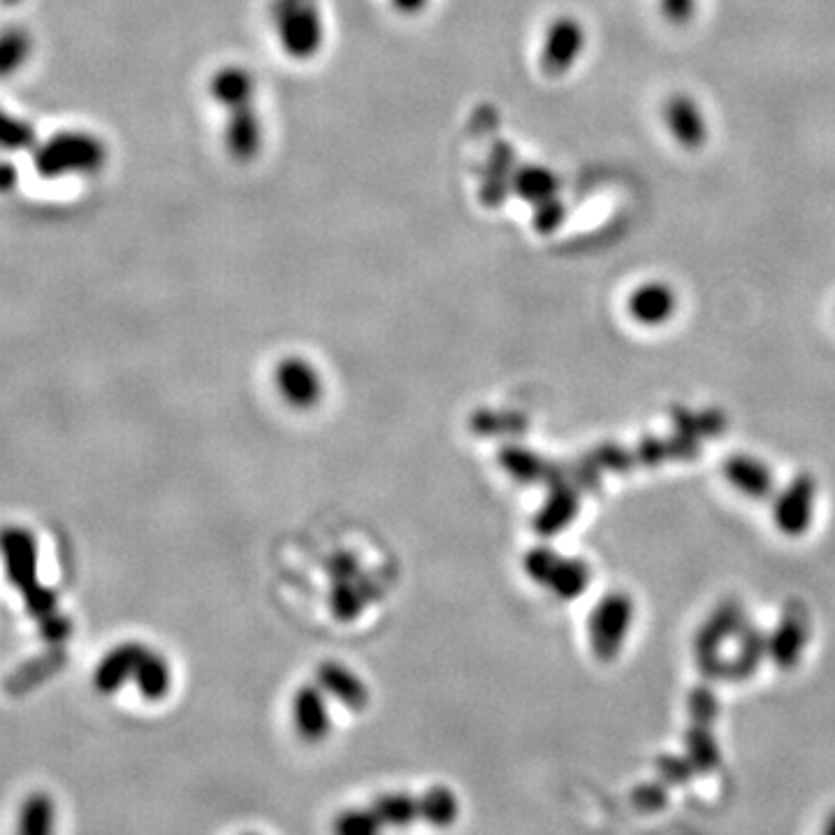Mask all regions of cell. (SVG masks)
<instances>
[{"label": "cell", "instance_id": "30", "mask_svg": "<svg viewBox=\"0 0 835 835\" xmlns=\"http://www.w3.org/2000/svg\"><path fill=\"white\" fill-rule=\"evenodd\" d=\"M501 460H503V467L520 480H537V478L550 480L552 473H554V469L550 465H546L541 458H537L534 452H527L522 448L520 450L518 448L506 450L501 455Z\"/></svg>", "mask_w": 835, "mask_h": 835}, {"label": "cell", "instance_id": "25", "mask_svg": "<svg viewBox=\"0 0 835 835\" xmlns=\"http://www.w3.org/2000/svg\"><path fill=\"white\" fill-rule=\"evenodd\" d=\"M685 745H688V758L690 764L696 771L711 773L720 766V750L715 745V739L711 736V731L703 724H694L685 733Z\"/></svg>", "mask_w": 835, "mask_h": 835}, {"label": "cell", "instance_id": "26", "mask_svg": "<svg viewBox=\"0 0 835 835\" xmlns=\"http://www.w3.org/2000/svg\"><path fill=\"white\" fill-rule=\"evenodd\" d=\"M371 809L381 824L407 826L416 817H420V801H416L407 794H390V796L378 798Z\"/></svg>", "mask_w": 835, "mask_h": 835}, {"label": "cell", "instance_id": "38", "mask_svg": "<svg viewBox=\"0 0 835 835\" xmlns=\"http://www.w3.org/2000/svg\"><path fill=\"white\" fill-rule=\"evenodd\" d=\"M662 14L673 27H685L696 12V0H660Z\"/></svg>", "mask_w": 835, "mask_h": 835}, {"label": "cell", "instance_id": "43", "mask_svg": "<svg viewBox=\"0 0 835 835\" xmlns=\"http://www.w3.org/2000/svg\"><path fill=\"white\" fill-rule=\"evenodd\" d=\"M3 3L6 6H17V3H21V0H3Z\"/></svg>", "mask_w": 835, "mask_h": 835}, {"label": "cell", "instance_id": "15", "mask_svg": "<svg viewBox=\"0 0 835 835\" xmlns=\"http://www.w3.org/2000/svg\"><path fill=\"white\" fill-rule=\"evenodd\" d=\"M722 473L733 488L752 499H764L773 490V476L768 467L750 458V455H733L724 462Z\"/></svg>", "mask_w": 835, "mask_h": 835}, {"label": "cell", "instance_id": "7", "mask_svg": "<svg viewBox=\"0 0 835 835\" xmlns=\"http://www.w3.org/2000/svg\"><path fill=\"white\" fill-rule=\"evenodd\" d=\"M274 384L282 397L297 409H309L323 395V378L305 358H286L274 369Z\"/></svg>", "mask_w": 835, "mask_h": 835}, {"label": "cell", "instance_id": "9", "mask_svg": "<svg viewBox=\"0 0 835 835\" xmlns=\"http://www.w3.org/2000/svg\"><path fill=\"white\" fill-rule=\"evenodd\" d=\"M225 149L235 161L248 163L261 154L265 131H263V119L258 116L256 108L246 105L240 110L227 112L225 121Z\"/></svg>", "mask_w": 835, "mask_h": 835}, {"label": "cell", "instance_id": "19", "mask_svg": "<svg viewBox=\"0 0 835 835\" xmlns=\"http://www.w3.org/2000/svg\"><path fill=\"white\" fill-rule=\"evenodd\" d=\"M318 680L327 692L335 694L350 711H363L369 701V692L363 685V680L339 664H323Z\"/></svg>", "mask_w": 835, "mask_h": 835}, {"label": "cell", "instance_id": "14", "mask_svg": "<svg viewBox=\"0 0 835 835\" xmlns=\"http://www.w3.org/2000/svg\"><path fill=\"white\" fill-rule=\"evenodd\" d=\"M144 652L146 648L140 643H123L114 648L105 660L98 664V671L93 675L98 692H103V694L119 692L125 682L135 675Z\"/></svg>", "mask_w": 835, "mask_h": 835}, {"label": "cell", "instance_id": "36", "mask_svg": "<svg viewBox=\"0 0 835 835\" xmlns=\"http://www.w3.org/2000/svg\"><path fill=\"white\" fill-rule=\"evenodd\" d=\"M381 826L384 824L378 822V817L374 815V809H369V813H360V809H356V813L342 815V819L337 822V828L342 833H374Z\"/></svg>", "mask_w": 835, "mask_h": 835}, {"label": "cell", "instance_id": "33", "mask_svg": "<svg viewBox=\"0 0 835 835\" xmlns=\"http://www.w3.org/2000/svg\"><path fill=\"white\" fill-rule=\"evenodd\" d=\"M717 699L707 688H699L690 694V715L694 724L707 726L717 717Z\"/></svg>", "mask_w": 835, "mask_h": 835}, {"label": "cell", "instance_id": "2", "mask_svg": "<svg viewBox=\"0 0 835 835\" xmlns=\"http://www.w3.org/2000/svg\"><path fill=\"white\" fill-rule=\"evenodd\" d=\"M108 163L105 142L84 131H61L33 146V167L44 180L93 174Z\"/></svg>", "mask_w": 835, "mask_h": 835}, {"label": "cell", "instance_id": "12", "mask_svg": "<svg viewBox=\"0 0 835 835\" xmlns=\"http://www.w3.org/2000/svg\"><path fill=\"white\" fill-rule=\"evenodd\" d=\"M678 307L675 291L662 282H650L639 286L627 299L629 318H634L641 325H664L671 320L673 312Z\"/></svg>", "mask_w": 835, "mask_h": 835}, {"label": "cell", "instance_id": "21", "mask_svg": "<svg viewBox=\"0 0 835 835\" xmlns=\"http://www.w3.org/2000/svg\"><path fill=\"white\" fill-rule=\"evenodd\" d=\"M699 455L696 437L680 432L673 439H643L637 448V460L643 465H656L664 460H690Z\"/></svg>", "mask_w": 835, "mask_h": 835}, {"label": "cell", "instance_id": "37", "mask_svg": "<svg viewBox=\"0 0 835 835\" xmlns=\"http://www.w3.org/2000/svg\"><path fill=\"white\" fill-rule=\"evenodd\" d=\"M656 771H660V777L669 784H682L688 782L690 773H692V764L690 758L685 762V758H678V756H660V762H656Z\"/></svg>", "mask_w": 835, "mask_h": 835}, {"label": "cell", "instance_id": "29", "mask_svg": "<svg viewBox=\"0 0 835 835\" xmlns=\"http://www.w3.org/2000/svg\"><path fill=\"white\" fill-rule=\"evenodd\" d=\"M458 801H455L452 792L437 787L432 792H427L420 798V817L432 822L435 826H448L455 817H458Z\"/></svg>", "mask_w": 835, "mask_h": 835}, {"label": "cell", "instance_id": "35", "mask_svg": "<svg viewBox=\"0 0 835 835\" xmlns=\"http://www.w3.org/2000/svg\"><path fill=\"white\" fill-rule=\"evenodd\" d=\"M592 460L597 462V467H605V469H613V471H627L634 467V455H629L627 450L618 448V446H605V448H599Z\"/></svg>", "mask_w": 835, "mask_h": 835}, {"label": "cell", "instance_id": "3", "mask_svg": "<svg viewBox=\"0 0 835 835\" xmlns=\"http://www.w3.org/2000/svg\"><path fill=\"white\" fill-rule=\"evenodd\" d=\"M272 21L284 52L295 61H309L325 40L318 0H274Z\"/></svg>", "mask_w": 835, "mask_h": 835}, {"label": "cell", "instance_id": "34", "mask_svg": "<svg viewBox=\"0 0 835 835\" xmlns=\"http://www.w3.org/2000/svg\"><path fill=\"white\" fill-rule=\"evenodd\" d=\"M631 801H634V805L643 809V813H654V809H662L669 798L662 784H641V787H637L634 794H631Z\"/></svg>", "mask_w": 835, "mask_h": 835}, {"label": "cell", "instance_id": "20", "mask_svg": "<svg viewBox=\"0 0 835 835\" xmlns=\"http://www.w3.org/2000/svg\"><path fill=\"white\" fill-rule=\"evenodd\" d=\"M557 189H560L557 176L541 165H525L513 172L511 191L520 195L525 202H531V207L548 197H554Z\"/></svg>", "mask_w": 835, "mask_h": 835}, {"label": "cell", "instance_id": "42", "mask_svg": "<svg viewBox=\"0 0 835 835\" xmlns=\"http://www.w3.org/2000/svg\"><path fill=\"white\" fill-rule=\"evenodd\" d=\"M824 831H826V833H835V813H833V815L828 817V822H826Z\"/></svg>", "mask_w": 835, "mask_h": 835}, {"label": "cell", "instance_id": "41", "mask_svg": "<svg viewBox=\"0 0 835 835\" xmlns=\"http://www.w3.org/2000/svg\"><path fill=\"white\" fill-rule=\"evenodd\" d=\"M427 0H393V6L399 10V12H407V14H414L418 10L425 8Z\"/></svg>", "mask_w": 835, "mask_h": 835}, {"label": "cell", "instance_id": "27", "mask_svg": "<svg viewBox=\"0 0 835 835\" xmlns=\"http://www.w3.org/2000/svg\"><path fill=\"white\" fill-rule=\"evenodd\" d=\"M54 826V803L47 794H33L21 805L19 813V831L29 835H40L52 831Z\"/></svg>", "mask_w": 835, "mask_h": 835}, {"label": "cell", "instance_id": "31", "mask_svg": "<svg viewBox=\"0 0 835 835\" xmlns=\"http://www.w3.org/2000/svg\"><path fill=\"white\" fill-rule=\"evenodd\" d=\"M564 216H567V207H564V202L560 197H557V195L539 202V205H534V227H537V233L550 235L552 231H557V227L562 225Z\"/></svg>", "mask_w": 835, "mask_h": 835}, {"label": "cell", "instance_id": "18", "mask_svg": "<svg viewBox=\"0 0 835 835\" xmlns=\"http://www.w3.org/2000/svg\"><path fill=\"white\" fill-rule=\"evenodd\" d=\"M576 513H578V492L567 483H557L548 501L543 503V509L539 511L534 527L539 534L552 537L557 534V531L569 527Z\"/></svg>", "mask_w": 835, "mask_h": 835}, {"label": "cell", "instance_id": "6", "mask_svg": "<svg viewBox=\"0 0 835 835\" xmlns=\"http://www.w3.org/2000/svg\"><path fill=\"white\" fill-rule=\"evenodd\" d=\"M815 495L817 486L813 476L801 473L796 476L790 488L784 490L775 506H773V518L780 531H784L787 537H798L813 522V509H815Z\"/></svg>", "mask_w": 835, "mask_h": 835}, {"label": "cell", "instance_id": "24", "mask_svg": "<svg viewBox=\"0 0 835 835\" xmlns=\"http://www.w3.org/2000/svg\"><path fill=\"white\" fill-rule=\"evenodd\" d=\"M590 583V567L583 560H567V557H560L557 562L548 585L557 597L562 599H576L580 597Z\"/></svg>", "mask_w": 835, "mask_h": 835}, {"label": "cell", "instance_id": "32", "mask_svg": "<svg viewBox=\"0 0 835 835\" xmlns=\"http://www.w3.org/2000/svg\"><path fill=\"white\" fill-rule=\"evenodd\" d=\"M562 554L552 552L550 548H534L527 557H525V569L529 573L531 580H537V583L541 585H548V580L557 567V562H560Z\"/></svg>", "mask_w": 835, "mask_h": 835}, {"label": "cell", "instance_id": "5", "mask_svg": "<svg viewBox=\"0 0 835 835\" xmlns=\"http://www.w3.org/2000/svg\"><path fill=\"white\" fill-rule=\"evenodd\" d=\"M585 49V29L573 17H557L541 47V70L548 78H564Z\"/></svg>", "mask_w": 835, "mask_h": 835}, {"label": "cell", "instance_id": "17", "mask_svg": "<svg viewBox=\"0 0 835 835\" xmlns=\"http://www.w3.org/2000/svg\"><path fill=\"white\" fill-rule=\"evenodd\" d=\"M293 720L307 741H320L330 731V715L318 688H302L293 699Z\"/></svg>", "mask_w": 835, "mask_h": 835}, {"label": "cell", "instance_id": "4", "mask_svg": "<svg viewBox=\"0 0 835 835\" xmlns=\"http://www.w3.org/2000/svg\"><path fill=\"white\" fill-rule=\"evenodd\" d=\"M631 622H634V601L624 592H611L597 603L590 615V643L599 660H615Z\"/></svg>", "mask_w": 835, "mask_h": 835}, {"label": "cell", "instance_id": "10", "mask_svg": "<svg viewBox=\"0 0 835 835\" xmlns=\"http://www.w3.org/2000/svg\"><path fill=\"white\" fill-rule=\"evenodd\" d=\"M256 89H258V82L256 78H253V72L240 63L221 65L210 80V95L214 98V103L221 105L225 112L253 105V100H256Z\"/></svg>", "mask_w": 835, "mask_h": 835}, {"label": "cell", "instance_id": "13", "mask_svg": "<svg viewBox=\"0 0 835 835\" xmlns=\"http://www.w3.org/2000/svg\"><path fill=\"white\" fill-rule=\"evenodd\" d=\"M745 618L741 605L736 601H726L720 609L707 618V622L701 627L699 637H696V654H699V664L715 660L720 656V648L724 641H729L739 629H743Z\"/></svg>", "mask_w": 835, "mask_h": 835}, {"label": "cell", "instance_id": "8", "mask_svg": "<svg viewBox=\"0 0 835 835\" xmlns=\"http://www.w3.org/2000/svg\"><path fill=\"white\" fill-rule=\"evenodd\" d=\"M807 641V613L801 603H790L777 622L773 637H768V654L771 660L790 671L801 660L803 648Z\"/></svg>", "mask_w": 835, "mask_h": 835}, {"label": "cell", "instance_id": "28", "mask_svg": "<svg viewBox=\"0 0 835 835\" xmlns=\"http://www.w3.org/2000/svg\"><path fill=\"white\" fill-rule=\"evenodd\" d=\"M35 129L19 116L0 110V151H27L35 146Z\"/></svg>", "mask_w": 835, "mask_h": 835}, {"label": "cell", "instance_id": "39", "mask_svg": "<svg viewBox=\"0 0 835 835\" xmlns=\"http://www.w3.org/2000/svg\"><path fill=\"white\" fill-rule=\"evenodd\" d=\"M40 634L47 643L52 645H61L65 639H70L72 634V622L61 615V613H54L52 618H47L40 622Z\"/></svg>", "mask_w": 835, "mask_h": 835}, {"label": "cell", "instance_id": "23", "mask_svg": "<svg viewBox=\"0 0 835 835\" xmlns=\"http://www.w3.org/2000/svg\"><path fill=\"white\" fill-rule=\"evenodd\" d=\"M33 49L31 33L19 27L0 31V80H8L27 65Z\"/></svg>", "mask_w": 835, "mask_h": 835}, {"label": "cell", "instance_id": "22", "mask_svg": "<svg viewBox=\"0 0 835 835\" xmlns=\"http://www.w3.org/2000/svg\"><path fill=\"white\" fill-rule=\"evenodd\" d=\"M135 685L144 699H163L170 692V682H172V671L170 664L163 660L161 654L146 650L144 656L138 664V671L133 675Z\"/></svg>", "mask_w": 835, "mask_h": 835}, {"label": "cell", "instance_id": "11", "mask_svg": "<svg viewBox=\"0 0 835 835\" xmlns=\"http://www.w3.org/2000/svg\"><path fill=\"white\" fill-rule=\"evenodd\" d=\"M664 121L673 140L685 149L694 151L707 140V123L692 95H671L664 103Z\"/></svg>", "mask_w": 835, "mask_h": 835}, {"label": "cell", "instance_id": "1", "mask_svg": "<svg viewBox=\"0 0 835 835\" xmlns=\"http://www.w3.org/2000/svg\"><path fill=\"white\" fill-rule=\"evenodd\" d=\"M0 554H3L8 580L23 597L31 618L42 622L59 613L57 592L38 580V546L27 527L8 525L0 529Z\"/></svg>", "mask_w": 835, "mask_h": 835}, {"label": "cell", "instance_id": "16", "mask_svg": "<svg viewBox=\"0 0 835 835\" xmlns=\"http://www.w3.org/2000/svg\"><path fill=\"white\" fill-rule=\"evenodd\" d=\"M65 664V654L63 650H49L40 656H33L27 664H21L14 673L8 675L6 680V692L12 696H27L33 692L38 685H42L44 680L57 675Z\"/></svg>", "mask_w": 835, "mask_h": 835}, {"label": "cell", "instance_id": "40", "mask_svg": "<svg viewBox=\"0 0 835 835\" xmlns=\"http://www.w3.org/2000/svg\"><path fill=\"white\" fill-rule=\"evenodd\" d=\"M19 172L10 161H0V193H10L17 189Z\"/></svg>", "mask_w": 835, "mask_h": 835}]
</instances>
